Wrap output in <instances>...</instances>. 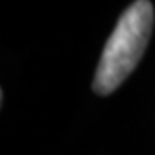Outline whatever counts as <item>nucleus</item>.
<instances>
[{
    "instance_id": "1",
    "label": "nucleus",
    "mask_w": 155,
    "mask_h": 155,
    "mask_svg": "<svg viewBox=\"0 0 155 155\" xmlns=\"http://www.w3.org/2000/svg\"><path fill=\"white\" fill-rule=\"evenodd\" d=\"M152 26L153 5L148 0H138L122 12L100 57L93 79L95 93H112L131 74L145 54Z\"/></svg>"
}]
</instances>
